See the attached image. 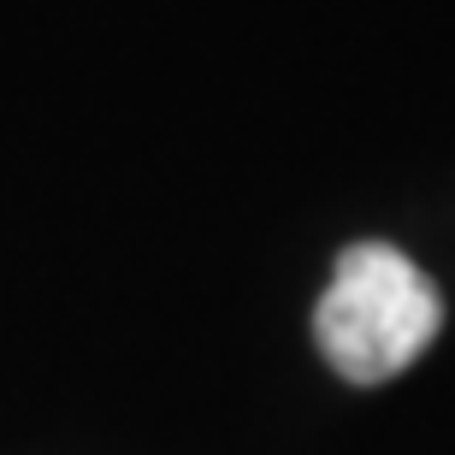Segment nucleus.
Instances as JSON below:
<instances>
[{
    "mask_svg": "<svg viewBox=\"0 0 455 455\" xmlns=\"http://www.w3.org/2000/svg\"><path fill=\"white\" fill-rule=\"evenodd\" d=\"M438 325L443 302L432 278L390 243H355L314 307V338L349 385L396 379L438 338Z\"/></svg>",
    "mask_w": 455,
    "mask_h": 455,
    "instance_id": "obj_1",
    "label": "nucleus"
}]
</instances>
